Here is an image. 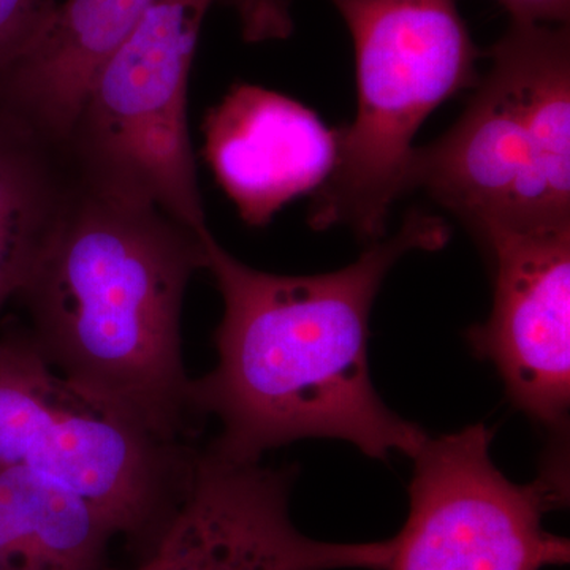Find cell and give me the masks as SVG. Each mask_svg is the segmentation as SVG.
<instances>
[{"mask_svg": "<svg viewBox=\"0 0 570 570\" xmlns=\"http://www.w3.org/2000/svg\"><path fill=\"white\" fill-rule=\"evenodd\" d=\"M442 217L411 209L392 235L354 264L311 276L262 272L202 236L204 269L223 296L217 362L193 379L198 419H214L212 445L257 463L303 439H337L374 460L414 456L428 434L379 396L367 362L370 317L385 277L404 255L448 245Z\"/></svg>", "mask_w": 570, "mask_h": 570, "instance_id": "6da1fadb", "label": "cell"}, {"mask_svg": "<svg viewBox=\"0 0 570 570\" xmlns=\"http://www.w3.org/2000/svg\"><path fill=\"white\" fill-rule=\"evenodd\" d=\"M204 234L80 183L18 292L29 340L59 376L176 448L198 419L181 316Z\"/></svg>", "mask_w": 570, "mask_h": 570, "instance_id": "7a4b0ae2", "label": "cell"}, {"mask_svg": "<svg viewBox=\"0 0 570 570\" xmlns=\"http://www.w3.org/2000/svg\"><path fill=\"white\" fill-rule=\"evenodd\" d=\"M459 121L415 148L422 189L469 234L570 224V22L510 21Z\"/></svg>", "mask_w": 570, "mask_h": 570, "instance_id": "3957f363", "label": "cell"}, {"mask_svg": "<svg viewBox=\"0 0 570 570\" xmlns=\"http://www.w3.org/2000/svg\"><path fill=\"white\" fill-rule=\"evenodd\" d=\"M355 51L356 112L337 130L332 174L314 193V230L344 227L365 243L387 236L407 194L414 138L445 100L474 88L480 51L456 0H330Z\"/></svg>", "mask_w": 570, "mask_h": 570, "instance_id": "277c9868", "label": "cell"}, {"mask_svg": "<svg viewBox=\"0 0 570 570\" xmlns=\"http://www.w3.org/2000/svg\"><path fill=\"white\" fill-rule=\"evenodd\" d=\"M220 0H157L86 89L63 142L85 186L209 230L195 170L187 89L202 24Z\"/></svg>", "mask_w": 570, "mask_h": 570, "instance_id": "5b68a950", "label": "cell"}, {"mask_svg": "<svg viewBox=\"0 0 570 570\" xmlns=\"http://www.w3.org/2000/svg\"><path fill=\"white\" fill-rule=\"evenodd\" d=\"M194 455L73 387L29 337L0 343V468L26 469L85 499L116 535L142 549L153 542Z\"/></svg>", "mask_w": 570, "mask_h": 570, "instance_id": "8992f818", "label": "cell"}, {"mask_svg": "<svg viewBox=\"0 0 570 570\" xmlns=\"http://www.w3.org/2000/svg\"><path fill=\"white\" fill-rule=\"evenodd\" d=\"M478 423L426 438L409 485V513L385 570H546L568 564L569 540L547 530L568 501L564 461L547 460L531 483L505 478Z\"/></svg>", "mask_w": 570, "mask_h": 570, "instance_id": "52a82bcc", "label": "cell"}, {"mask_svg": "<svg viewBox=\"0 0 570 570\" xmlns=\"http://www.w3.org/2000/svg\"><path fill=\"white\" fill-rule=\"evenodd\" d=\"M295 468L227 459L208 444L141 560L104 570H377L381 543L322 542L295 527Z\"/></svg>", "mask_w": 570, "mask_h": 570, "instance_id": "ba28073f", "label": "cell"}, {"mask_svg": "<svg viewBox=\"0 0 570 570\" xmlns=\"http://www.w3.org/2000/svg\"><path fill=\"white\" fill-rule=\"evenodd\" d=\"M474 236L493 306L466 340L498 371L513 406L564 450L570 411V224L491 227Z\"/></svg>", "mask_w": 570, "mask_h": 570, "instance_id": "9c48e42d", "label": "cell"}, {"mask_svg": "<svg viewBox=\"0 0 570 570\" xmlns=\"http://www.w3.org/2000/svg\"><path fill=\"white\" fill-rule=\"evenodd\" d=\"M205 157L250 227L316 193L335 167L337 132L298 100L262 86H234L206 116Z\"/></svg>", "mask_w": 570, "mask_h": 570, "instance_id": "30bf717a", "label": "cell"}, {"mask_svg": "<svg viewBox=\"0 0 570 570\" xmlns=\"http://www.w3.org/2000/svg\"><path fill=\"white\" fill-rule=\"evenodd\" d=\"M157 0H66L0 69V104L63 146L86 89Z\"/></svg>", "mask_w": 570, "mask_h": 570, "instance_id": "8fae6325", "label": "cell"}, {"mask_svg": "<svg viewBox=\"0 0 570 570\" xmlns=\"http://www.w3.org/2000/svg\"><path fill=\"white\" fill-rule=\"evenodd\" d=\"M78 184L66 149L0 104V307L21 291Z\"/></svg>", "mask_w": 570, "mask_h": 570, "instance_id": "7c38bea8", "label": "cell"}, {"mask_svg": "<svg viewBox=\"0 0 570 570\" xmlns=\"http://www.w3.org/2000/svg\"><path fill=\"white\" fill-rule=\"evenodd\" d=\"M115 538L85 499L26 469L0 468V570H104Z\"/></svg>", "mask_w": 570, "mask_h": 570, "instance_id": "4fadbf2b", "label": "cell"}, {"mask_svg": "<svg viewBox=\"0 0 570 570\" xmlns=\"http://www.w3.org/2000/svg\"><path fill=\"white\" fill-rule=\"evenodd\" d=\"M56 6L58 0H0V69L39 36Z\"/></svg>", "mask_w": 570, "mask_h": 570, "instance_id": "5bb4252c", "label": "cell"}, {"mask_svg": "<svg viewBox=\"0 0 570 570\" xmlns=\"http://www.w3.org/2000/svg\"><path fill=\"white\" fill-rule=\"evenodd\" d=\"M238 18L243 39L249 43L284 40L294 32L292 0H220Z\"/></svg>", "mask_w": 570, "mask_h": 570, "instance_id": "9a60e30c", "label": "cell"}, {"mask_svg": "<svg viewBox=\"0 0 570 570\" xmlns=\"http://www.w3.org/2000/svg\"><path fill=\"white\" fill-rule=\"evenodd\" d=\"M510 21L569 24L570 0H497Z\"/></svg>", "mask_w": 570, "mask_h": 570, "instance_id": "2e32d148", "label": "cell"}]
</instances>
